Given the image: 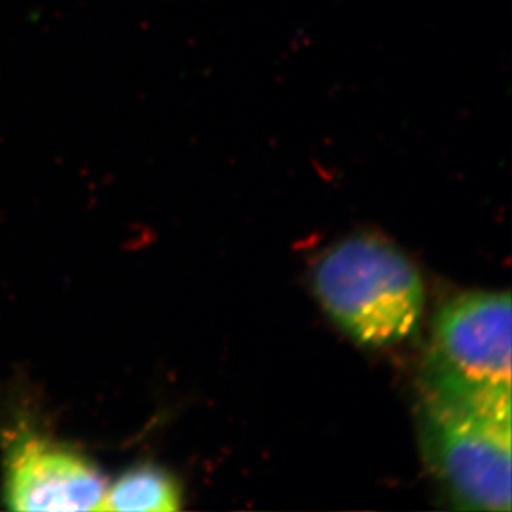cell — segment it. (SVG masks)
Returning a JSON list of instances; mask_svg holds the SVG:
<instances>
[{
    "label": "cell",
    "mask_w": 512,
    "mask_h": 512,
    "mask_svg": "<svg viewBox=\"0 0 512 512\" xmlns=\"http://www.w3.org/2000/svg\"><path fill=\"white\" fill-rule=\"evenodd\" d=\"M314 290L335 324L368 347L408 339L425 307L415 264L375 236L348 237L330 247L315 266Z\"/></svg>",
    "instance_id": "obj_1"
},
{
    "label": "cell",
    "mask_w": 512,
    "mask_h": 512,
    "mask_svg": "<svg viewBox=\"0 0 512 512\" xmlns=\"http://www.w3.org/2000/svg\"><path fill=\"white\" fill-rule=\"evenodd\" d=\"M511 398L425 393L421 448L459 509L511 511Z\"/></svg>",
    "instance_id": "obj_2"
},
{
    "label": "cell",
    "mask_w": 512,
    "mask_h": 512,
    "mask_svg": "<svg viewBox=\"0 0 512 512\" xmlns=\"http://www.w3.org/2000/svg\"><path fill=\"white\" fill-rule=\"evenodd\" d=\"M511 295L468 292L436 317L425 393L446 398H511Z\"/></svg>",
    "instance_id": "obj_3"
},
{
    "label": "cell",
    "mask_w": 512,
    "mask_h": 512,
    "mask_svg": "<svg viewBox=\"0 0 512 512\" xmlns=\"http://www.w3.org/2000/svg\"><path fill=\"white\" fill-rule=\"evenodd\" d=\"M105 491L97 468L67 446L30 436L10 453L7 501L14 511H98Z\"/></svg>",
    "instance_id": "obj_4"
},
{
    "label": "cell",
    "mask_w": 512,
    "mask_h": 512,
    "mask_svg": "<svg viewBox=\"0 0 512 512\" xmlns=\"http://www.w3.org/2000/svg\"><path fill=\"white\" fill-rule=\"evenodd\" d=\"M178 484L155 466H140L123 474L107 488L98 511L174 512L178 511Z\"/></svg>",
    "instance_id": "obj_5"
}]
</instances>
